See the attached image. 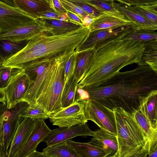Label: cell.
I'll return each mask as SVG.
<instances>
[{
  "label": "cell",
  "instance_id": "obj_37",
  "mask_svg": "<svg viewBox=\"0 0 157 157\" xmlns=\"http://www.w3.org/2000/svg\"><path fill=\"white\" fill-rule=\"evenodd\" d=\"M67 13L71 21L78 23L82 26H86L83 21L76 14L68 10H67Z\"/></svg>",
  "mask_w": 157,
  "mask_h": 157
},
{
  "label": "cell",
  "instance_id": "obj_45",
  "mask_svg": "<svg viewBox=\"0 0 157 157\" xmlns=\"http://www.w3.org/2000/svg\"><path fill=\"white\" fill-rule=\"evenodd\" d=\"M147 157H157V148L150 155Z\"/></svg>",
  "mask_w": 157,
  "mask_h": 157
},
{
  "label": "cell",
  "instance_id": "obj_33",
  "mask_svg": "<svg viewBox=\"0 0 157 157\" xmlns=\"http://www.w3.org/2000/svg\"><path fill=\"white\" fill-rule=\"evenodd\" d=\"M122 5L127 8L141 15L157 25V15L151 12L141 6H128L125 5Z\"/></svg>",
  "mask_w": 157,
  "mask_h": 157
},
{
  "label": "cell",
  "instance_id": "obj_17",
  "mask_svg": "<svg viewBox=\"0 0 157 157\" xmlns=\"http://www.w3.org/2000/svg\"><path fill=\"white\" fill-rule=\"evenodd\" d=\"M88 142L109 153L113 155L118 152L117 136L104 130L98 129Z\"/></svg>",
  "mask_w": 157,
  "mask_h": 157
},
{
  "label": "cell",
  "instance_id": "obj_14",
  "mask_svg": "<svg viewBox=\"0 0 157 157\" xmlns=\"http://www.w3.org/2000/svg\"><path fill=\"white\" fill-rule=\"evenodd\" d=\"M34 122V120L24 115L20 116L17 128L11 144L7 157H17L31 133Z\"/></svg>",
  "mask_w": 157,
  "mask_h": 157
},
{
  "label": "cell",
  "instance_id": "obj_44",
  "mask_svg": "<svg viewBox=\"0 0 157 157\" xmlns=\"http://www.w3.org/2000/svg\"><path fill=\"white\" fill-rule=\"evenodd\" d=\"M0 157H7L5 154L3 147L2 146L0 147Z\"/></svg>",
  "mask_w": 157,
  "mask_h": 157
},
{
  "label": "cell",
  "instance_id": "obj_1",
  "mask_svg": "<svg viewBox=\"0 0 157 157\" xmlns=\"http://www.w3.org/2000/svg\"><path fill=\"white\" fill-rule=\"evenodd\" d=\"M119 37L100 48L77 88L94 87L115 75L124 67L137 63L144 50V43Z\"/></svg>",
  "mask_w": 157,
  "mask_h": 157
},
{
  "label": "cell",
  "instance_id": "obj_19",
  "mask_svg": "<svg viewBox=\"0 0 157 157\" xmlns=\"http://www.w3.org/2000/svg\"><path fill=\"white\" fill-rule=\"evenodd\" d=\"M75 52L76 63L73 75L79 83L93 63L97 52L94 46L84 50Z\"/></svg>",
  "mask_w": 157,
  "mask_h": 157
},
{
  "label": "cell",
  "instance_id": "obj_11",
  "mask_svg": "<svg viewBox=\"0 0 157 157\" xmlns=\"http://www.w3.org/2000/svg\"><path fill=\"white\" fill-rule=\"evenodd\" d=\"M29 85V78L24 69H13L10 82L5 88L8 109L13 108L19 102Z\"/></svg>",
  "mask_w": 157,
  "mask_h": 157
},
{
  "label": "cell",
  "instance_id": "obj_42",
  "mask_svg": "<svg viewBox=\"0 0 157 157\" xmlns=\"http://www.w3.org/2000/svg\"><path fill=\"white\" fill-rule=\"evenodd\" d=\"M25 157H46L42 152H39L37 151H33Z\"/></svg>",
  "mask_w": 157,
  "mask_h": 157
},
{
  "label": "cell",
  "instance_id": "obj_22",
  "mask_svg": "<svg viewBox=\"0 0 157 157\" xmlns=\"http://www.w3.org/2000/svg\"><path fill=\"white\" fill-rule=\"evenodd\" d=\"M42 19L48 29V33L52 35H58L67 33L76 30L82 25L71 21Z\"/></svg>",
  "mask_w": 157,
  "mask_h": 157
},
{
  "label": "cell",
  "instance_id": "obj_35",
  "mask_svg": "<svg viewBox=\"0 0 157 157\" xmlns=\"http://www.w3.org/2000/svg\"><path fill=\"white\" fill-rule=\"evenodd\" d=\"M12 70L10 67H0V88L6 87L10 80Z\"/></svg>",
  "mask_w": 157,
  "mask_h": 157
},
{
  "label": "cell",
  "instance_id": "obj_29",
  "mask_svg": "<svg viewBox=\"0 0 157 157\" xmlns=\"http://www.w3.org/2000/svg\"><path fill=\"white\" fill-rule=\"evenodd\" d=\"M69 0L82 8L92 19L98 17L102 13L96 8L87 2L86 0Z\"/></svg>",
  "mask_w": 157,
  "mask_h": 157
},
{
  "label": "cell",
  "instance_id": "obj_18",
  "mask_svg": "<svg viewBox=\"0 0 157 157\" xmlns=\"http://www.w3.org/2000/svg\"><path fill=\"white\" fill-rule=\"evenodd\" d=\"M12 2L13 6L19 8L36 19L38 18L40 13L54 10L52 0H14Z\"/></svg>",
  "mask_w": 157,
  "mask_h": 157
},
{
  "label": "cell",
  "instance_id": "obj_23",
  "mask_svg": "<svg viewBox=\"0 0 157 157\" xmlns=\"http://www.w3.org/2000/svg\"><path fill=\"white\" fill-rule=\"evenodd\" d=\"M42 152L46 157H80L67 142L47 146Z\"/></svg>",
  "mask_w": 157,
  "mask_h": 157
},
{
  "label": "cell",
  "instance_id": "obj_2",
  "mask_svg": "<svg viewBox=\"0 0 157 157\" xmlns=\"http://www.w3.org/2000/svg\"><path fill=\"white\" fill-rule=\"evenodd\" d=\"M90 32L87 26L54 35L44 32L29 40L21 51L0 62V67L21 70L39 60L74 52Z\"/></svg>",
  "mask_w": 157,
  "mask_h": 157
},
{
  "label": "cell",
  "instance_id": "obj_25",
  "mask_svg": "<svg viewBox=\"0 0 157 157\" xmlns=\"http://www.w3.org/2000/svg\"><path fill=\"white\" fill-rule=\"evenodd\" d=\"M29 41L14 42L6 40H0V62L21 51Z\"/></svg>",
  "mask_w": 157,
  "mask_h": 157
},
{
  "label": "cell",
  "instance_id": "obj_32",
  "mask_svg": "<svg viewBox=\"0 0 157 157\" xmlns=\"http://www.w3.org/2000/svg\"><path fill=\"white\" fill-rule=\"evenodd\" d=\"M60 0L67 10L76 14L84 22V19L86 17H88L90 18L88 15L82 8L71 2L69 0Z\"/></svg>",
  "mask_w": 157,
  "mask_h": 157
},
{
  "label": "cell",
  "instance_id": "obj_20",
  "mask_svg": "<svg viewBox=\"0 0 157 157\" xmlns=\"http://www.w3.org/2000/svg\"><path fill=\"white\" fill-rule=\"evenodd\" d=\"M116 9L124 14L136 27L137 29L155 31L157 25L141 15L131 10L119 3L114 2Z\"/></svg>",
  "mask_w": 157,
  "mask_h": 157
},
{
  "label": "cell",
  "instance_id": "obj_43",
  "mask_svg": "<svg viewBox=\"0 0 157 157\" xmlns=\"http://www.w3.org/2000/svg\"><path fill=\"white\" fill-rule=\"evenodd\" d=\"M149 65L155 71L157 72V62H147L145 65Z\"/></svg>",
  "mask_w": 157,
  "mask_h": 157
},
{
  "label": "cell",
  "instance_id": "obj_30",
  "mask_svg": "<svg viewBox=\"0 0 157 157\" xmlns=\"http://www.w3.org/2000/svg\"><path fill=\"white\" fill-rule=\"evenodd\" d=\"M101 12L107 11L113 12H119L114 6V1L109 0H86Z\"/></svg>",
  "mask_w": 157,
  "mask_h": 157
},
{
  "label": "cell",
  "instance_id": "obj_12",
  "mask_svg": "<svg viewBox=\"0 0 157 157\" xmlns=\"http://www.w3.org/2000/svg\"><path fill=\"white\" fill-rule=\"evenodd\" d=\"M94 133L87 123H84L51 130L43 142L48 146L67 142L78 136L92 137Z\"/></svg>",
  "mask_w": 157,
  "mask_h": 157
},
{
  "label": "cell",
  "instance_id": "obj_10",
  "mask_svg": "<svg viewBox=\"0 0 157 157\" xmlns=\"http://www.w3.org/2000/svg\"><path fill=\"white\" fill-rule=\"evenodd\" d=\"M85 101H77L70 106L49 117L53 125L59 127H67L87 123L84 113Z\"/></svg>",
  "mask_w": 157,
  "mask_h": 157
},
{
  "label": "cell",
  "instance_id": "obj_31",
  "mask_svg": "<svg viewBox=\"0 0 157 157\" xmlns=\"http://www.w3.org/2000/svg\"><path fill=\"white\" fill-rule=\"evenodd\" d=\"M76 63V53L70 54L64 63L65 84L73 75Z\"/></svg>",
  "mask_w": 157,
  "mask_h": 157
},
{
  "label": "cell",
  "instance_id": "obj_34",
  "mask_svg": "<svg viewBox=\"0 0 157 157\" xmlns=\"http://www.w3.org/2000/svg\"><path fill=\"white\" fill-rule=\"evenodd\" d=\"M38 18L55 19L66 21H70L67 13H61L53 10L40 13L39 14Z\"/></svg>",
  "mask_w": 157,
  "mask_h": 157
},
{
  "label": "cell",
  "instance_id": "obj_15",
  "mask_svg": "<svg viewBox=\"0 0 157 157\" xmlns=\"http://www.w3.org/2000/svg\"><path fill=\"white\" fill-rule=\"evenodd\" d=\"M133 24L119 11H104L99 16L92 19L87 26L90 32L115 27L125 26Z\"/></svg>",
  "mask_w": 157,
  "mask_h": 157
},
{
  "label": "cell",
  "instance_id": "obj_7",
  "mask_svg": "<svg viewBox=\"0 0 157 157\" xmlns=\"http://www.w3.org/2000/svg\"><path fill=\"white\" fill-rule=\"evenodd\" d=\"M136 28L133 25L99 29L90 32L75 52L85 50L95 46L97 52L110 41L119 37L122 38Z\"/></svg>",
  "mask_w": 157,
  "mask_h": 157
},
{
  "label": "cell",
  "instance_id": "obj_40",
  "mask_svg": "<svg viewBox=\"0 0 157 157\" xmlns=\"http://www.w3.org/2000/svg\"><path fill=\"white\" fill-rule=\"evenodd\" d=\"M0 102L3 105L7 104L6 94L5 88H0Z\"/></svg>",
  "mask_w": 157,
  "mask_h": 157
},
{
  "label": "cell",
  "instance_id": "obj_3",
  "mask_svg": "<svg viewBox=\"0 0 157 157\" xmlns=\"http://www.w3.org/2000/svg\"><path fill=\"white\" fill-rule=\"evenodd\" d=\"M113 110L116 124L119 157L148 151V140L133 114L121 108Z\"/></svg>",
  "mask_w": 157,
  "mask_h": 157
},
{
  "label": "cell",
  "instance_id": "obj_13",
  "mask_svg": "<svg viewBox=\"0 0 157 157\" xmlns=\"http://www.w3.org/2000/svg\"><path fill=\"white\" fill-rule=\"evenodd\" d=\"M44 21L38 18L35 23L16 28L0 34V40H6L12 42H20L29 41L39 35L48 33Z\"/></svg>",
  "mask_w": 157,
  "mask_h": 157
},
{
  "label": "cell",
  "instance_id": "obj_21",
  "mask_svg": "<svg viewBox=\"0 0 157 157\" xmlns=\"http://www.w3.org/2000/svg\"><path fill=\"white\" fill-rule=\"evenodd\" d=\"M80 157H106L111 156L108 153L88 142H76L72 140L67 142Z\"/></svg>",
  "mask_w": 157,
  "mask_h": 157
},
{
  "label": "cell",
  "instance_id": "obj_16",
  "mask_svg": "<svg viewBox=\"0 0 157 157\" xmlns=\"http://www.w3.org/2000/svg\"><path fill=\"white\" fill-rule=\"evenodd\" d=\"M51 130L47 125L44 119L35 120L31 133L17 157H25L30 153L37 151L38 144L43 141Z\"/></svg>",
  "mask_w": 157,
  "mask_h": 157
},
{
  "label": "cell",
  "instance_id": "obj_26",
  "mask_svg": "<svg viewBox=\"0 0 157 157\" xmlns=\"http://www.w3.org/2000/svg\"><path fill=\"white\" fill-rule=\"evenodd\" d=\"M144 46V50L143 55L137 64L145 65L147 62H157V39L145 42Z\"/></svg>",
  "mask_w": 157,
  "mask_h": 157
},
{
  "label": "cell",
  "instance_id": "obj_8",
  "mask_svg": "<svg viewBox=\"0 0 157 157\" xmlns=\"http://www.w3.org/2000/svg\"><path fill=\"white\" fill-rule=\"evenodd\" d=\"M84 113L87 120L97 124L100 129L117 136V126L113 110L91 98L85 101Z\"/></svg>",
  "mask_w": 157,
  "mask_h": 157
},
{
  "label": "cell",
  "instance_id": "obj_4",
  "mask_svg": "<svg viewBox=\"0 0 157 157\" xmlns=\"http://www.w3.org/2000/svg\"><path fill=\"white\" fill-rule=\"evenodd\" d=\"M70 54H64L54 59L34 102L41 107L50 117L62 109L61 99L65 85L64 63Z\"/></svg>",
  "mask_w": 157,
  "mask_h": 157
},
{
  "label": "cell",
  "instance_id": "obj_46",
  "mask_svg": "<svg viewBox=\"0 0 157 157\" xmlns=\"http://www.w3.org/2000/svg\"><path fill=\"white\" fill-rule=\"evenodd\" d=\"M106 157H119V152L113 155L107 156Z\"/></svg>",
  "mask_w": 157,
  "mask_h": 157
},
{
  "label": "cell",
  "instance_id": "obj_5",
  "mask_svg": "<svg viewBox=\"0 0 157 157\" xmlns=\"http://www.w3.org/2000/svg\"><path fill=\"white\" fill-rule=\"evenodd\" d=\"M29 105L25 102L21 101L8 109L7 104H0V141H4L3 148L7 157L17 128L19 116L25 115Z\"/></svg>",
  "mask_w": 157,
  "mask_h": 157
},
{
  "label": "cell",
  "instance_id": "obj_24",
  "mask_svg": "<svg viewBox=\"0 0 157 157\" xmlns=\"http://www.w3.org/2000/svg\"><path fill=\"white\" fill-rule=\"evenodd\" d=\"M78 83L77 79L74 75L65 82L61 99L62 109L70 106L75 101Z\"/></svg>",
  "mask_w": 157,
  "mask_h": 157
},
{
  "label": "cell",
  "instance_id": "obj_28",
  "mask_svg": "<svg viewBox=\"0 0 157 157\" xmlns=\"http://www.w3.org/2000/svg\"><path fill=\"white\" fill-rule=\"evenodd\" d=\"M25 115L34 120L46 119L50 117L41 107L35 103L29 105Z\"/></svg>",
  "mask_w": 157,
  "mask_h": 157
},
{
  "label": "cell",
  "instance_id": "obj_38",
  "mask_svg": "<svg viewBox=\"0 0 157 157\" xmlns=\"http://www.w3.org/2000/svg\"><path fill=\"white\" fill-rule=\"evenodd\" d=\"M141 6L157 15V0H151L146 5Z\"/></svg>",
  "mask_w": 157,
  "mask_h": 157
},
{
  "label": "cell",
  "instance_id": "obj_41",
  "mask_svg": "<svg viewBox=\"0 0 157 157\" xmlns=\"http://www.w3.org/2000/svg\"><path fill=\"white\" fill-rule=\"evenodd\" d=\"M147 156L148 151H147L143 153L131 154L124 157H147Z\"/></svg>",
  "mask_w": 157,
  "mask_h": 157
},
{
  "label": "cell",
  "instance_id": "obj_39",
  "mask_svg": "<svg viewBox=\"0 0 157 157\" xmlns=\"http://www.w3.org/2000/svg\"><path fill=\"white\" fill-rule=\"evenodd\" d=\"M79 97L76 100L84 101L89 98L87 92L83 89L77 88V92Z\"/></svg>",
  "mask_w": 157,
  "mask_h": 157
},
{
  "label": "cell",
  "instance_id": "obj_27",
  "mask_svg": "<svg viewBox=\"0 0 157 157\" xmlns=\"http://www.w3.org/2000/svg\"><path fill=\"white\" fill-rule=\"evenodd\" d=\"M122 39H129L144 43L157 39V32L154 31L137 29L136 28Z\"/></svg>",
  "mask_w": 157,
  "mask_h": 157
},
{
  "label": "cell",
  "instance_id": "obj_6",
  "mask_svg": "<svg viewBox=\"0 0 157 157\" xmlns=\"http://www.w3.org/2000/svg\"><path fill=\"white\" fill-rule=\"evenodd\" d=\"M56 58L39 60L23 69L29 77V85L27 91L19 102L25 101L30 105L35 102Z\"/></svg>",
  "mask_w": 157,
  "mask_h": 157
},
{
  "label": "cell",
  "instance_id": "obj_9",
  "mask_svg": "<svg viewBox=\"0 0 157 157\" xmlns=\"http://www.w3.org/2000/svg\"><path fill=\"white\" fill-rule=\"evenodd\" d=\"M37 19L19 8L0 0V34L33 24Z\"/></svg>",
  "mask_w": 157,
  "mask_h": 157
},
{
  "label": "cell",
  "instance_id": "obj_36",
  "mask_svg": "<svg viewBox=\"0 0 157 157\" xmlns=\"http://www.w3.org/2000/svg\"><path fill=\"white\" fill-rule=\"evenodd\" d=\"M53 10L61 13H67V10L64 7L60 0H52Z\"/></svg>",
  "mask_w": 157,
  "mask_h": 157
}]
</instances>
